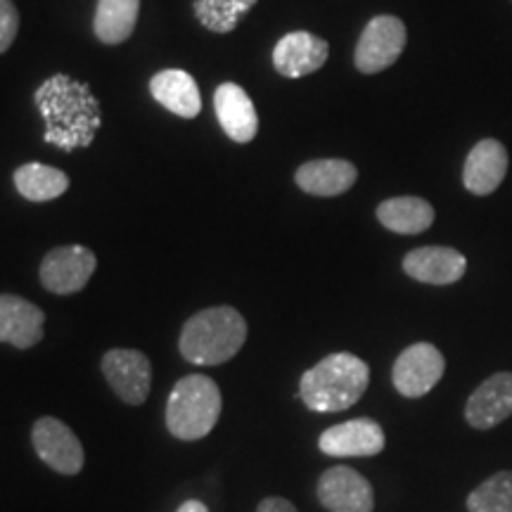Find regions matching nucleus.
Here are the masks:
<instances>
[{"label": "nucleus", "instance_id": "f257e3e1", "mask_svg": "<svg viewBox=\"0 0 512 512\" xmlns=\"http://www.w3.org/2000/svg\"><path fill=\"white\" fill-rule=\"evenodd\" d=\"M34 100L41 117L46 119V143L69 152L93 143L102 114L100 102L86 83L67 74H55L38 88Z\"/></svg>", "mask_w": 512, "mask_h": 512}, {"label": "nucleus", "instance_id": "f03ea898", "mask_svg": "<svg viewBox=\"0 0 512 512\" xmlns=\"http://www.w3.org/2000/svg\"><path fill=\"white\" fill-rule=\"evenodd\" d=\"M370 368L354 354H332L306 370L299 382V396L316 413L347 411L366 394Z\"/></svg>", "mask_w": 512, "mask_h": 512}, {"label": "nucleus", "instance_id": "7ed1b4c3", "mask_svg": "<svg viewBox=\"0 0 512 512\" xmlns=\"http://www.w3.org/2000/svg\"><path fill=\"white\" fill-rule=\"evenodd\" d=\"M245 339L247 323L240 311L230 306H214L188 318L178 349L185 361L195 366H219L238 354Z\"/></svg>", "mask_w": 512, "mask_h": 512}, {"label": "nucleus", "instance_id": "20e7f679", "mask_svg": "<svg viewBox=\"0 0 512 512\" xmlns=\"http://www.w3.org/2000/svg\"><path fill=\"white\" fill-rule=\"evenodd\" d=\"M221 389L207 375H188L174 384L166 403V427L176 439L197 441L221 418Z\"/></svg>", "mask_w": 512, "mask_h": 512}, {"label": "nucleus", "instance_id": "39448f33", "mask_svg": "<svg viewBox=\"0 0 512 512\" xmlns=\"http://www.w3.org/2000/svg\"><path fill=\"white\" fill-rule=\"evenodd\" d=\"M406 24L394 15H377L370 19L358 38L354 62L361 74H377L392 67L406 48Z\"/></svg>", "mask_w": 512, "mask_h": 512}, {"label": "nucleus", "instance_id": "423d86ee", "mask_svg": "<svg viewBox=\"0 0 512 512\" xmlns=\"http://www.w3.org/2000/svg\"><path fill=\"white\" fill-rule=\"evenodd\" d=\"M446 361L444 354L434 344L418 342L403 349L394 363V387L406 399H420L437 387L444 377Z\"/></svg>", "mask_w": 512, "mask_h": 512}, {"label": "nucleus", "instance_id": "0eeeda50", "mask_svg": "<svg viewBox=\"0 0 512 512\" xmlns=\"http://www.w3.org/2000/svg\"><path fill=\"white\" fill-rule=\"evenodd\" d=\"M31 444H34L38 458L60 475H79L86 463L79 437L62 420L50 418V415L34 425Z\"/></svg>", "mask_w": 512, "mask_h": 512}, {"label": "nucleus", "instance_id": "6e6552de", "mask_svg": "<svg viewBox=\"0 0 512 512\" xmlns=\"http://www.w3.org/2000/svg\"><path fill=\"white\" fill-rule=\"evenodd\" d=\"M95 254L88 247L67 245L46 254L41 264V283L53 294H74L88 285L95 273Z\"/></svg>", "mask_w": 512, "mask_h": 512}, {"label": "nucleus", "instance_id": "1a4fd4ad", "mask_svg": "<svg viewBox=\"0 0 512 512\" xmlns=\"http://www.w3.org/2000/svg\"><path fill=\"white\" fill-rule=\"evenodd\" d=\"M102 373L121 401L140 406L152 387L150 358L136 349H112L102 356Z\"/></svg>", "mask_w": 512, "mask_h": 512}, {"label": "nucleus", "instance_id": "9d476101", "mask_svg": "<svg viewBox=\"0 0 512 512\" xmlns=\"http://www.w3.org/2000/svg\"><path fill=\"white\" fill-rule=\"evenodd\" d=\"M318 501L328 512H373V486L347 465L325 470L318 479Z\"/></svg>", "mask_w": 512, "mask_h": 512}, {"label": "nucleus", "instance_id": "9b49d317", "mask_svg": "<svg viewBox=\"0 0 512 512\" xmlns=\"http://www.w3.org/2000/svg\"><path fill=\"white\" fill-rule=\"evenodd\" d=\"M318 448L332 458H368L384 448V432L375 420L356 418L320 434Z\"/></svg>", "mask_w": 512, "mask_h": 512}, {"label": "nucleus", "instance_id": "f8f14e48", "mask_svg": "<svg viewBox=\"0 0 512 512\" xmlns=\"http://www.w3.org/2000/svg\"><path fill=\"white\" fill-rule=\"evenodd\" d=\"M330 46L323 38L309 34V31H292L283 36L273 50V64L278 74L287 79H302L318 72L328 62Z\"/></svg>", "mask_w": 512, "mask_h": 512}, {"label": "nucleus", "instance_id": "ddd939ff", "mask_svg": "<svg viewBox=\"0 0 512 512\" xmlns=\"http://www.w3.org/2000/svg\"><path fill=\"white\" fill-rule=\"evenodd\" d=\"M512 415V373H496L472 392L465 420L475 430H491Z\"/></svg>", "mask_w": 512, "mask_h": 512}, {"label": "nucleus", "instance_id": "4468645a", "mask_svg": "<svg viewBox=\"0 0 512 512\" xmlns=\"http://www.w3.org/2000/svg\"><path fill=\"white\" fill-rule=\"evenodd\" d=\"M46 313L17 294H0V342L31 349L43 339Z\"/></svg>", "mask_w": 512, "mask_h": 512}, {"label": "nucleus", "instance_id": "2eb2a0df", "mask_svg": "<svg viewBox=\"0 0 512 512\" xmlns=\"http://www.w3.org/2000/svg\"><path fill=\"white\" fill-rule=\"evenodd\" d=\"M505 174H508V150L501 140L484 138L472 147L465 159L463 183L472 195L484 197L498 190Z\"/></svg>", "mask_w": 512, "mask_h": 512}, {"label": "nucleus", "instance_id": "dca6fc26", "mask_svg": "<svg viewBox=\"0 0 512 512\" xmlns=\"http://www.w3.org/2000/svg\"><path fill=\"white\" fill-rule=\"evenodd\" d=\"M403 271L425 285H453L467 271V259L453 247H420L406 254Z\"/></svg>", "mask_w": 512, "mask_h": 512}, {"label": "nucleus", "instance_id": "f3484780", "mask_svg": "<svg viewBox=\"0 0 512 512\" xmlns=\"http://www.w3.org/2000/svg\"><path fill=\"white\" fill-rule=\"evenodd\" d=\"M216 117L226 136L235 143H249L259 131V114L245 88L238 83H221L214 93Z\"/></svg>", "mask_w": 512, "mask_h": 512}, {"label": "nucleus", "instance_id": "a211bd4d", "mask_svg": "<svg viewBox=\"0 0 512 512\" xmlns=\"http://www.w3.org/2000/svg\"><path fill=\"white\" fill-rule=\"evenodd\" d=\"M358 169L347 159H313L297 169L299 188L316 197H335L354 188Z\"/></svg>", "mask_w": 512, "mask_h": 512}, {"label": "nucleus", "instance_id": "6ab92c4d", "mask_svg": "<svg viewBox=\"0 0 512 512\" xmlns=\"http://www.w3.org/2000/svg\"><path fill=\"white\" fill-rule=\"evenodd\" d=\"M150 93L159 105L183 119H195L202 110L197 81L183 69H164V72L152 76Z\"/></svg>", "mask_w": 512, "mask_h": 512}, {"label": "nucleus", "instance_id": "aec40b11", "mask_svg": "<svg viewBox=\"0 0 512 512\" xmlns=\"http://www.w3.org/2000/svg\"><path fill=\"white\" fill-rule=\"evenodd\" d=\"M377 221L399 235H420L434 223V207L422 197H392L377 207Z\"/></svg>", "mask_w": 512, "mask_h": 512}, {"label": "nucleus", "instance_id": "412c9836", "mask_svg": "<svg viewBox=\"0 0 512 512\" xmlns=\"http://www.w3.org/2000/svg\"><path fill=\"white\" fill-rule=\"evenodd\" d=\"M140 0H98L95 10V36L107 46L124 43L138 22Z\"/></svg>", "mask_w": 512, "mask_h": 512}, {"label": "nucleus", "instance_id": "4be33fe9", "mask_svg": "<svg viewBox=\"0 0 512 512\" xmlns=\"http://www.w3.org/2000/svg\"><path fill=\"white\" fill-rule=\"evenodd\" d=\"M15 188L29 202H50L69 188V176L46 164H24L15 171Z\"/></svg>", "mask_w": 512, "mask_h": 512}, {"label": "nucleus", "instance_id": "5701e85b", "mask_svg": "<svg viewBox=\"0 0 512 512\" xmlns=\"http://www.w3.org/2000/svg\"><path fill=\"white\" fill-rule=\"evenodd\" d=\"M256 5V0H192L195 17L214 34H228Z\"/></svg>", "mask_w": 512, "mask_h": 512}, {"label": "nucleus", "instance_id": "b1692460", "mask_svg": "<svg viewBox=\"0 0 512 512\" xmlns=\"http://www.w3.org/2000/svg\"><path fill=\"white\" fill-rule=\"evenodd\" d=\"M470 512H512V470L489 477L467 496Z\"/></svg>", "mask_w": 512, "mask_h": 512}, {"label": "nucleus", "instance_id": "393cba45", "mask_svg": "<svg viewBox=\"0 0 512 512\" xmlns=\"http://www.w3.org/2000/svg\"><path fill=\"white\" fill-rule=\"evenodd\" d=\"M19 31V12L12 0H0V55L15 43Z\"/></svg>", "mask_w": 512, "mask_h": 512}, {"label": "nucleus", "instance_id": "a878e982", "mask_svg": "<svg viewBox=\"0 0 512 512\" xmlns=\"http://www.w3.org/2000/svg\"><path fill=\"white\" fill-rule=\"evenodd\" d=\"M256 512H297V508L287 501V498H264V501L259 503V508H256Z\"/></svg>", "mask_w": 512, "mask_h": 512}, {"label": "nucleus", "instance_id": "bb28decb", "mask_svg": "<svg viewBox=\"0 0 512 512\" xmlns=\"http://www.w3.org/2000/svg\"><path fill=\"white\" fill-rule=\"evenodd\" d=\"M178 512H209V510L202 501H185L181 508H178Z\"/></svg>", "mask_w": 512, "mask_h": 512}]
</instances>
